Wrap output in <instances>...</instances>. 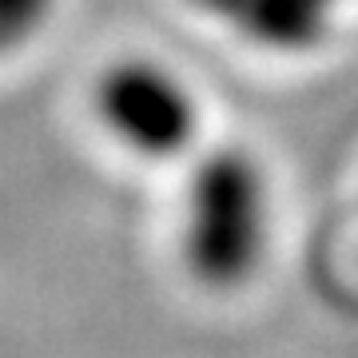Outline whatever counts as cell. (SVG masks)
<instances>
[{"label":"cell","mask_w":358,"mask_h":358,"mask_svg":"<svg viewBox=\"0 0 358 358\" xmlns=\"http://www.w3.org/2000/svg\"><path fill=\"white\" fill-rule=\"evenodd\" d=\"M271 247V183L247 148H219L195 164L183 192V267L207 291H239Z\"/></svg>","instance_id":"cell-1"},{"label":"cell","mask_w":358,"mask_h":358,"mask_svg":"<svg viewBox=\"0 0 358 358\" xmlns=\"http://www.w3.org/2000/svg\"><path fill=\"white\" fill-rule=\"evenodd\" d=\"M100 128L140 159H176L199 136V100L187 80L148 56H124L92 88Z\"/></svg>","instance_id":"cell-2"},{"label":"cell","mask_w":358,"mask_h":358,"mask_svg":"<svg viewBox=\"0 0 358 358\" xmlns=\"http://www.w3.org/2000/svg\"><path fill=\"white\" fill-rule=\"evenodd\" d=\"M267 52H310L327 40L343 0H195Z\"/></svg>","instance_id":"cell-3"},{"label":"cell","mask_w":358,"mask_h":358,"mask_svg":"<svg viewBox=\"0 0 358 358\" xmlns=\"http://www.w3.org/2000/svg\"><path fill=\"white\" fill-rule=\"evenodd\" d=\"M56 0H0V60L24 52L48 28Z\"/></svg>","instance_id":"cell-4"}]
</instances>
